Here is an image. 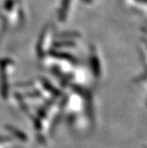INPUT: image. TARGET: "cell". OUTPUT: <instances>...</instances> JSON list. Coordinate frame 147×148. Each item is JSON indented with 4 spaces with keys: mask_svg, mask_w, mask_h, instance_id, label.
I'll return each instance as SVG.
<instances>
[{
    "mask_svg": "<svg viewBox=\"0 0 147 148\" xmlns=\"http://www.w3.org/2000/svg\"><path fill=\"white\" fill-rule=\"evenodd\" d=\"M146 106H147V102H146Z\"/></svg>",
    "mask_w": 147,
    "mask_h": 148,
    "instance_id": "obj_1",
    "label": "cell"
},
{
    "mask_svg": "<svg viewBox=\"0 0 147 148\" xmlns=\"http://www.w3.org/2000/svg\"><path fill=\"white\" fill-rule=\"evenodd\" d=\"M145 148H147V147H145Z\"/></svg>",
    "mask_w": 147,
    "mask_h": 148,
    "instance_id": "obj_2",
    "label": "cell"
}]
</instances>
